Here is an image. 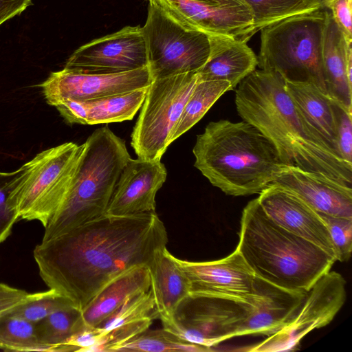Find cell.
Masks as SVG:
<instances>
[{"label": "cell", "instance_id": "obj_1", "mask_svg": "<svg viewBox=\"0 0 352 352\" xmlns=\"http://www.w3.org/2000/svg\"><path fill=\"white\" fill-rule=\"evenodd\" d=\"M167 243L156 212L105 214L41 241L33 253L44 283L82 311L116 278L134 267L148 266Z\"/></svg>", "mask_w": 352, "mask_h": 352}, {"label": "cell", "instance_id": "obj_2", "mask_svg": "<svg viewBox=\"0 0 352 352\" xmlns=\"http://www.w3.org/2000/svg\"><path fill=\"white\" fill-rule=\"evenodd\" d=\"M238 114L275 146L282 162L352 188V166L304 118L277 73L255 69L237 86Z\"/></svg>", "mask_w": 352, "mask_h": 352}, {"label": "cell", "instance_id": "obj_3", "mask_svg": "<svg viewBox=\"0 0 352 352\" xmlns=\"http://www.w3.org/2000/svg\"><path fill=\"white\" fill-rule=\"evenodd\" d=\"M194 166L225 194H260L285 164L274 144L254 126L243 120L210 122L197 136Z\"/></svg>", "mask_w": 352, "mask_h": 352}, {"label": "cell", "instance_id": "obj_4", "mask_svg": "<svg viewBox=\"0 0 352 352\" xmlns=\"http://www.w3.org/2000/svg\"><path fill=\"white\" fill-rule=\"evenodd\" d=\"M236 250L254 274L287 290L306 292L336 261L276 223L257 198L243 208Z\"/></svg>", "mask_w": 352, "mask_h": 352}, {"label": "cell", "instance_id": "obj_5", "mask_svg": "<svg viewBox=\"0 0 352 352\" xmlns=\"http://www.w3.org/2000/svg\"><path fill=\"white\" fill-rule=\"evenodd\" d=\"M68 191L45 228L46 241L106 214L120 173L131 158L124 140L107 126L87 139Z\"/></svg>", "mask_w": 352, "mask_h": 352}, {"label": "cell", "instance_id": "obj_6", "mask_svg": "<svg viewBox=\"0 0 352 352\" xmlns=\"http://www.w3.org/2000/svg\"><path fill=\"white\" fill-rule=\"evenodd\" d=\"M326 8L288 16L261 30L260 69L285 81L314 85L327 94L322 62Z\"/></svg>", "mask_w": 352, "mask_h": 352}, {"label": "cell", "instance_id": "obj_7", "mask_svg": "<svg viewBox=\"0 0 352 352\" xmlns=\"http://www.w3.org/2000/svg\"><path fill=\"white\" fill-rule=\"evenodd\" d=\"M82 148L65 142L41 151L14 170L8 204L19 219L47 226L68 191Z\"/></svg>", "mask_w": 352, "mask_h": 352}, {"label": "cell", "instance_id": "obj_8", "mask_svg": "<svg viewBox=\"0 0 352 352\" xmlns=\"http://www.w3.org/2000/svg\"><path fill=\"white\" fill-rule=\"evenodd\" d=\"M197 80V72L153 80L131 135L138 158L161 160Z\"/></svg>", "mask_w": 352, "mask_h": 352}, {"label": "cell", "instance_id": "obj_9", "mask_svg": "<svg viewBox=\"0 0 352 352\" xmlns=\"http://www.w3.org/2000/svg\"><path fill=\"white\" fill-rule=\"evenodd\" d=\"M148 3L141 28L153 79L197 72L209 56V36L184 26L157 5Z\"/></svg>", "mask_w": 352, "mask_h": 352}, {"label": "cell", "instance_id": "obj_10", "mask_svg": "<svg viewBox=\"0 0 352 352\" xmlns=\"http://www.w3.org/2000/svg\"><path fill=\"white\" fill-rule=\"evenodd\" d=\"M253 305L218 296H190L174 316L161 318L163 329L187 342L211 348L238 337Z\"/></svg>", "mask_w": 352, "mask_h": 352}, {"label": "cell", "instance_id": "obj_11", "mask_svg": "<svg viewBox=\"0 0 352 352\" xmlns=\"http://www.w3.org/2000/svg\"><path fill=\"white\" fill-rule=\"evenodd\" d=\"M346 282L329 270L306 292L293 318L280 329L252 346L249 351H287L297 349L310 331L332 321L346 299Z\"/></svg>", "mask_w": 352, "mask_h": 352}, {"label": "cell", "instance_id": "obj_12", "mask_svg": "<svg viewBox=\"0 0 352 352\" xmlns=\"http://www.w3.org/2000/svg\"><path fill=\"white\" fill-rule=\"evenodd\" d=\"M184 26L208 36L248 42L256 32L252 10L245 0H148Z\"/></svg>", "mask_w": 352, "mask_h": 352}, {"label": "cell", "instance_id": "obj_13", "mask_svg": "<svg viewBox=\"0 0 352 352\" xmlns=\"http://www.w3.org/2000/svg\"><path fill=\"white\" fill-rule=\"evenodd\" d=\"M146 66L147 47L142 28L126 26L78 48L64 68L85 74H108Z\"/></svg>", "mask_w": 352, "mask_h": 352}, {"label": "cell", "instance_id": "obj_14", "mask_svg": "<svg viewBox=\"0 0 352 352\" xmlns=\"http://www.w3.org/2000/svg\"><path fill=\"white\" fill-rule=\"evenodd\" d=\"M153 80L148 66L108 74H85L63 68L52 72L39 86L46 102L54 107L64 99L87 101L145 89Z\"/></svg>", "mask_w": 352, "mask_h": 352}, {"label": "cell", "instance_id": "obj_15", "mask_svg": "<svg viewBox=\"0 0 352 352\" xmlns=\"http://www.w3.org/2000/svg\"><path fill=\"white\" fill-rule=\"evenodd\" d=\"M173 259L189 280L190 296H218L254 306L255 275L236 249L213 261Z\"/></svg>", "mask_w": 352, "mask_h": 352}, {"label": "cell", "instance_id": "obj_16", "mask_svg": "<svg viewBox=\"0 0 352 352\" xmlns=\"http://www.w3.org/2000/svg\"><path fill=\"white\" fill-rule=\"evenodd\" d=\"M166 176L161 160L129 158L120 173L106 214L122 217L155 212V196Z\"/></svg>", "mask_w": 352, "mask_h": 352}, {"label": "cell", "instance_id": "obj_17", "mask_svg": "<svg viewBox=\"0 0 352 352\" xmlns=\"http://www.w3.org/2000/svg\"><path fill=\"white\" fill-rule=\"evenodd\" d=\"M257 199L276 223L318 246L336 261L325 223L318 212L300 198L280 187L270 185Z\"/></svg>", "mask_w": 352, "mask_h": 352}, {"label": "cell", "instance_id": "obj_18", "mask_svg": "<svg viewBox=\"0 0 352 352\" xmlns=\"http://www.w3.org/2000/svg\"><path fill=\"white\" fill-rule=\"evenodd\" d=\"M271 185L285 189L318 213L352 218V188L285 165Z\"/></svg>", "mask_w": 352, "mask_h": 352}, {"label": "cell", "instance_id": "obj_19", "mask_svg": "<svg viewBox=\"0 0 352 352\" xmlns=\"http://www.w3.org/2000/svg\"><path fill=\"white\" fill-rule=\"evenodd\" d=\"M253 310L241 328L238 336H270L293 318L306 292L276 286L255 276Z\"/></svg>", "mask_w": 352, "mask_h": 352}, {"label": "cell", "instance_id": "obj_20", "mask_svg": "<svg viewBox=\"0 0 352 352\" xmlns=\"http://www.w3.org/2000/svg\"><path fill=\"white\" fill-rule=\"evenodd\" d=\"M322 62L327 95L352 111V78L347 68L352 65V41H346L327 8Z\"/></svg>", "mask_w": 352, "mask_h": 352}, {"label": "cell", "instance_id": "obj_21", "mask_svg": "<svg viewBox=\"0 0 352 352\" xmlns=\"http://www.w3.org/2000/svg\"><path fill=\"white\" fill-rule=\"evenodd\" d=\"M210 54L197 72L201 80H227L232 90L256 69L258 58L247 42L228 36H209Z\"/></svg>", "mask_w": 352, "mask_h": 352}, {"label": "cell", "instance_id": "obj_22", "mask_svg": "<svg viewBox=\"0 0 352 352\" xmlns=\"http://www.w3.org/2000/svg\"><path fill=\"white\" fill-rule=\"evenodd\" d=\"M151 289L160 319L175 316L181 304L190 297V283L166 247L160 250L148 265Z\"/></svg>", "mask_w": 352, "mask_h": 352}, {"label": "cell", "instance_id": "obj_23", "mask_svg": "<svg viewBox=\"0 0 352 352\" xmlns=\"http://www.w3.org/2000/svg\"><path fill=\"white\" fill-rule=\"evenodd\" d=\"M151 289L148 265L134 267L111 281L82 311L86 327H96L129 298Z\"/></svg>", "mask_w": 352, "mask_h": 352}, {"label": "cell", "instance_id": "obj_24", "mask_svg": "<svg viewBox=\"0 0 352 352\" xmlns=\"http://www.w3.org/2000/svg\"><path fill=\"white\" fill-rule=\"evenodd\" d=\"M285 82L287 91L308 124L340 155L331 98L310 83Z\"/></svg>", "mask_w": 352, "mask_h": 352}, {"label": "cell", "instance_id": "obj_25", "mask_svg": "<svg viewBox=\"0 0 352 352\" xmlns=\"http://www.w3.org/2000/svg\"><path fill=\"white\" fill-rule=\"evenodd\" d=\"M147 88L84 101L89 125L131 120L140 109Z\"/></svg>", "mask_w": 352, "mask_h": 352}, {"label": "cell", "instance_id": "obj_26", "mask_svg": "<svg viewBox=\"0 0 352 352\" xmlns=\"http://www.w3.org/2000/svg\"><path fill=\"white\" fill-rule=\"evenodd\" d=\"M232 90L227 80H201L199 78L169 139V144L190 129L226 92Z\"/></svg>", "mask_w": 352, "mask_h": 352}, {"label": "cell", "instance_id": "obj_27", "mask_svg": "<svg viewBox=\"0 0 352 352\" xmlns=\"http://www.w3.org/2000/svg\"><path fill=\"white\" fill-rule=\"evenodd\" d=\"M86 327L82 311L75 307L56 311L35 323L39 342L50 351H69L67 341Z\"/></svg>", "mask_w": 352, "mask_h": 352}, {"label": "cell", "instance_id": "obj_28", "mask_svg": "<svg viewBox=\"0 0 352 352\" xmlns=\"http://www.w3.org/2000/svg\"><path fill=\"white\" fill-rule=\"evenodd\" d=\"M211 348L185 342L164 329H147L114 349L113 352L210 351Z\"/></svg>", "mask_w": 352, "mask_h": 352}, {"label": "cell", "instance_id": "obj_29", "mask_svg": "<svg viewBox=\"0 0 352 352\" xmlns=\"http://www.w3.org/2000/svg\"><path fill=\"white\" fill-rule=\"evenodd\" d=\"M0 349L12 351H50L37 337L35 323L7 314L0 317Z\"/></svg>", "mask_w": 352, "mask_h": 352}, {"label": "cell", "instance_id": "obj_30", "mask_svg": "<svg viewBox=\"0 0 352 352\" xmlns=\"http://www.w3.org/2000/svg\"><path fill=\"white\" fill-rule=\"evenodd\" d=\"M250 8L256 32L295 14L324 8L312 0H245Z\"/></svg>", "mask_w": 352, "mask_h": 352}, {"label": "cell", "instance_id": "obj_31", "mask_svg": "<svg viewBox=\"0 0 352 352\" xmlns=\"http://www.w3.org/2000/svg\"><path fill=\"white\" fill-rule=\"evenodd\" d=\"M69 307L74 305L69 298L50 289L45 292L28 293L6 314L36 323L56 311Z\"/></svg>", "mask_w": 352, "mask_h": 352}, {"label": "cell", "instance_id": "obj_32", "mask_svg": "<svg viewBox=\"0 0 352 352\" xmlns=\"http://www.w3.org/2000/svg\"><path fill=\"white\" fill-rule=\"evenodd\" d=\"M150 316L158 317L152 291L141 293L128 298L116 311L98 327L104 335L112 329Z\"/></svg>", "mask_w": 352, "mask_h": 352}, {"label": "cell", "instance_id": "obj_33", "mask_svg": "<svg viewBox=\"0 0 352 352\" xmlns=\"http://www.w3.org/2000/svg\"><path fill=\"white\" fill-rule=\"evenodd\" d=\"M318 214L329 230L336 261H349L352 252V218Z\"/></svg>", "mask_w": 352, "mask_h": 352}, {"label": "cell", "instance_id": "obj_34", "mask_svg": "<svg viewBox=\"0 0 352 352\" xmlns=\"http://www.w3.org/2000/svg\"><path fill=\"white\" fill-rule=\"evenodd\" d=\"M338 149L341 157L352 166V111L331 98Z\"/></svg>", "mask_w": 352, "mask_h": 352}, {"label": "cell", "instance_id": "obj_35", "mask_svg": "<svg viewBox=\"0 0 352 352\" xmlns=\"http://www.w3.org/2000/svg\"><path fill=\"white\" fill-rule=\"evenodd\" d=\"M156 318L155 316H150L112 329L107 333L104 342L95 352H113L117 346L148 329Z\"/></svg>", "mask_w": 352, "mask_h": 352}, {"label": "cell", "instance_id": "obj_36", "mask_svg": "<svg viewBox=\"0 0 352 352\" xmlns=\"http://www.w3.org/2000/svg\"><path fill=\"white\" fill-rule=\"evenodd\" d=\"M14 174L0 172V243L11 234L14 223L19 219L8 204L10 183Z\"/></svg>", "mask_w": 352, "mask_h": 352}, {"label": "cell", "instance_id": "obj_37", "mask_svg": "<svg viewBox=\"0 0 352 352\" xmlns=\"http://www.w3.org/2000/svg\"><path fill=\"white\" fill-rule=\"evenodd\" d=\"M324 7L330 12L346 41H352V0H327Z\"/></svg>", "mask_w": 352, "mask_h": 352}, {"label": "cell", "instance_id": "obj_38", "mask_svg": "<svg viewBox=\"0 0 352 352\" xmlns=\"http://www.w3.org/2000/svg\"><path fill=\"white\" fill-rule=\"evenodd\" d=\"M54 107L68 124H87V111L84 101L64 99Z\"/></svg>", "mask_w": 352, "mask_h": 352}, {"label": "cell", "instance_id": "obj_39", "mask_svg": "<svg viewBox=\"0 0 352 352\" xmlns=\"http://www.w3.org/2000/svg\"><path fill=\"white\" fill-rule=\"evenodd\" d=\"M28 294L24 290L16 289L13 292L0 297V317L17 305Z\"/></svg>", "mask_w": 352, "mask_h": 352}, {"label": "cell", "instance_id": "obj_40", "mask_svg": "<svg viewBox=\"0 0 352 352\" xmlns=\"http://www.w3.org/2000/svg\"><path fill=\"white\" fill-rule=\"evenodd\" d=\"M16 289V288L12 287L8 285L0 283V297L13 292Z\"/></svg>", "mask_w": 352, "mask_h": 352}, {"label": "cell", "instance_id": "obj_41", "mask_svg": "<svg viewBox=\"0 0 352 352\" xmlns=\"http://www.w3.org/2000/svg\"><path fill=\"white\" fill-rule=\"evenodd\" d=\"M312 1H314V2L318 3L320 6H322V7H324V4H325V3L327 2V0H312Z\"/></svg>", "mask_w": 352, "mask_h": 352}]
</instances>
